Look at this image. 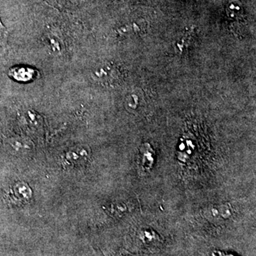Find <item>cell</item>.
<instances>
[{"instance_id":"obj_1","label":"cell","mask_w":256,"mask_h":256,"mask_svg":"<svg viewBox=\"0 0 256 256\" xmlns=\"http://www.w3.org/2000/svg\"><path fill=\"white\" fill-rule=\"evenodd\" d=\"M9 75L18 82H28L36 78L38 73L35 69L28 67L16 66L10 69Z\"/></svg>"},{"instance_id":"obj_2","label":"cell","mask_w":256,"mask_h":256,"mask_svg":"<svg viewBox=\"0 0 256 256\" xmlns=\"http://www.w3.org/2000/svg\"><path fill=\"white\" fill-rule=\"evenodd\" d=\"M28 186L26 184L20 183L15 185L14 188H12L10 190L8 196L11 200L10 201L16 203V202H24L28 201L31 198L32 195L30 194H23V192L28 188Z\"/></svg>"},{"instance_id":"obj_3","label":"cell","mask_w":256,"mask_h":256,"mask_svg":"<svg viewBox=\"0 0 256 256\" xmlns=\"http://www.w3.org/2000/svg\"><path fill=\"white\" fill-rule=\"evenodd\" d=\"M107 256H132L130 255V254H128V252H120L117 254H110V255Z\"/></svg>"}]
</instances>
